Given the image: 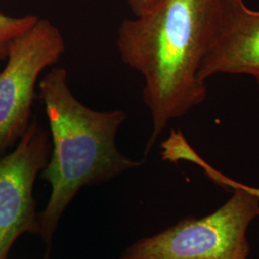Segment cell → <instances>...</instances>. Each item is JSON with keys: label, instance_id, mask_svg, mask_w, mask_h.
<instances>
[{"label": "cell", "instance_id": "cell-4", "mask_svg": "<svg viewBox=\"0 0 259 259\" xmlns=\"http://www.w3.org/2000/svg\"><path fill=\"white\" fill-rule=\"evenodd\" d=\"M65 51L59 28L39 18L12 42L7 64L0 72V157L27 131L37 80Z\"/></svg>", "mask_w": 259, "mask_h": 259}, {"label": "cell", "instance_id": "cell-2", "mask_svg": "<svg viewBox=\"0 0 259 259\" xmlns=\"http://www.w3.org/2000/svg\"><path fill=\"white\" fill-rule=\"evenodd\" d=\"M51 137V156L40 178L51 185L47 208L38 214L42 238L49 244L66 206L85 185L101 184L141 165L121 154L115 139L127 119L122 110L95 111L71 93L67 71L54 67L38 83Z\"/></svg>", "mask_w": 259, "mask_h": 259}, {"label": "cell", "instance_id": "cell-8", "mask_svg": "<svg viewBox=\"0 0 259 259\" xmlns=\"http://www.w3.org/2000/svg\"><path fill=\"white\" fill-rule=\"evenodd\" d=\"M127 1L134 16L139 17L145 14L146 12H148L149 10L153 9L162 0H127Z\"/></svg>", "mask_w": 259, "mask_h": 259}, {"label": "cell", "instance_id": "cell-6", "mask_svg": "<svg viewBox=\"0 0 259 259\" xmlns=\"http://www.w3.org/2000/svg\"><path fill=\"white\" fill-rule=\"evenodd\" d=\"M218 74L249 75L259 84V10L244 0H222L198 73L205 83Z\"/></svg>", "mask_w": 259, "mask_h": 259}, {"label": "cell", "instance_id": "cell-5", "mask_svg": "<svg viewBox=\"0 0 259 259\" xmlns=\"http://www.w3.org/2000/svg\"><path fill=\"white\" fill-rule=\"evenodd\" d=\"M51 148L50 135L33 120L16 149L0 157V259H7L21 234L40 232L33 188Z\"/></svg>", "mask_w": 259, "mask_h": 259}, {"label": "cell", "instance_id": "cell-3", "mask_svg": "<svg viewBox=\"0 0 259 259\" xmlns=\"http://www.w3.org/2000/svg\"><path fill=\"white\" fill-rule=\"evenodd\" d=\"M171 161L188 160L204 171L216 185L232 189V198L216 211L201 219L186 218L157 235L133 244L121 259H247V232L259 216V199L208 164L183 134L166 146Z\"/></svg>", "mask_w": 259, "mask_h": 259}, {"label": "cell", "instance_id": "cell-7", "mask_svg": "<svg viewBox=\"0 0 259 259\" xmlns=\"http://www.w3.org/2000/svg\"><path fill=\"white\" fill-rule=\"evenodd\" d=\"M37 19L38 17L34 15L9 17L0 11V61L7 58L12 42L32 27Z\"/></svg>", "mask_w": 259, "mask_h": 259}, {"label": "cell", "instance_id": "cell-1", "mask_svg": "<svg viewBox=\"0 0 259 259\" xmlns=\"http://www.w3.org/2000/svg\"><path fill=\"white\" fill-rule=\"evenodd\" d=\"M221 5L222 0H162L121 23V60L144 80L143 101L153 127L146 154L171 121L206 100L207 85L198 73Z\"/></svg>", "mask_w": 259, "mask_h": 259}, {"label": "cell", "instance_id": "cell-9", "mask_svg": "<svg viewBox=\"0 0 259 259\" xmlns=\"http://www.w3.org/2000/svg\"><path fill=\"white\" fill-rule=\"evenodd\" d=\"M236 184L241 186L242 188H244L245 190H247V191H249L250 193L251 194L255 195L257 198L259 199V188H255V187H251V186H249V185H244V184H241L239 182H236ZM259 217V216H258Z\"/></svg>", "mask_w": 259, "mask_h": 259}]
</instances>
